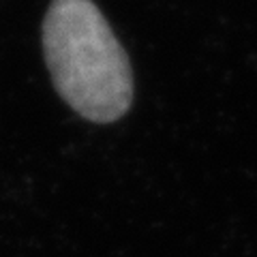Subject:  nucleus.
Wrapping results in <instances>:
<instances>
[{
    "instance_id": "f257e3e1",
    "label": "nucleus",
    "mask_w": 257,
    "mask_h": 257,
    "mask_svg": "<svg viewBox=\"0 0 257 257\" xmlns=\"http://www.w3.org/2000/svg\"><path fill=\"white\" fill-rule=\"evenodd\" d=\"M43 54L52 82L79 116L114 122L133 103V71L92 0H54L43 22Z\"/></svg>"
}]
</instances>
